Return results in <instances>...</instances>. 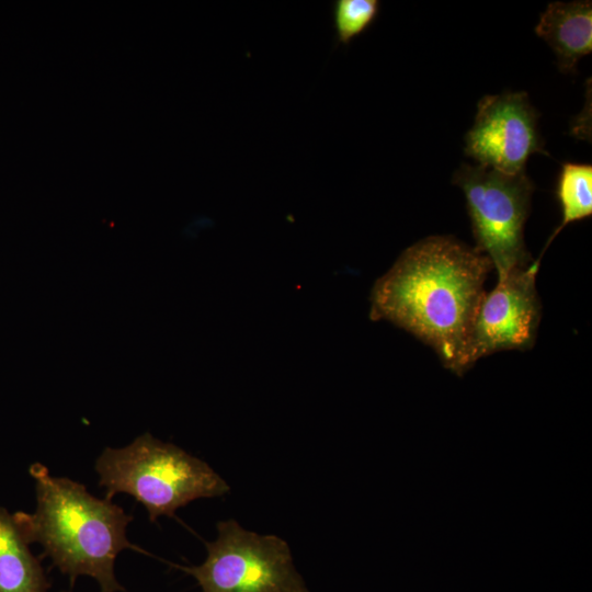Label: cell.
Segmentation results:
<instances>
[{
    "mask_svg": "<svg viewBox=\"0 0 592 592\" xmlns=\"http://www.w3.org/2000/svg\"><path fill=\"white\" fill-rule=\"evenodd\" d=\"M492 264L453 237L431 236L407 248L374 285L371 318L410 332L463 375L465 348Z\"/></svg>",
    "mask_w": 592,
    "mask_h": 592,
    "instance_id": "cell-1",
    "label": "cell"
},
{
    "mask_svg": "<svg viewBox=\"0 0 592 592\" xmlns=\"http://www.w3.org/2000/svg\"><path fill=\"white\" fill-rule=\"evenodd\" d=\"M30 474L36 508L13 514L26 543L39 544L71 585L79 576H89L101 592L125 591L114 563L122 550L138 549L126 535L133 517L111 500L92 496L82 483L52 476L42 464H33Z\"/></svg>",
    "mask_w": 592,
    "mask_h": 592,
    "instance_id": "cell-2",
    "label": "cell"
},
{
    "mask_svg": "<svg viewBox=\"0 0 592 592\" xmlns=\"http://www.w3.org/2000/svg\"><path fill=\"white\" fill-rule=\"evenodd\" d=\"M94 468L105 499L127 493L146 508L151 522L174 516L194 500L221 497L230 490L206 462L150 433L124 447L104 448Z\"/></svg>",
    "mask_w": 592,
    "mask_h": 592,
    "instance_id": "cell-3",
    "label": "cell"
},
{
    "mask_svg": "<svg viewBox=\"0 0 592 592\" xmlns=\"http://www.w3.org/2000/svg\"><path fill=\"white\" fill-rule=\"evenodd\" d=\"M453 183L464 193L476 249L488 257L502 281L533 260L524 242V225L534 184L526 172L503 173L480 164H462Z\"/></svg>",
    "mask_w": 592,
    "mask_h": 592,
    "instance_id": "cell-4",
    "label": "cell"
},
{
    "mask_svg": "<svg viewBox=\"0 0 592 592\" xmlns=\"http://www.w3.org/2000/svg\"><path fill=\"white\" fill-rule=\"evenodd\" d=\"M217 537L205 543L198 566H177L193 576L202 592H310L293 563L286 540L258 534L236 520L220 521Z\"/></svg>",
    "mask_w": 592,
    "mask_h": 592,
    "instance_id": "cell-5",
    "label": "cell"
},
{
    "mask_svg": "<svg viewBox=\"0 0 592 592\" xmlns=\"http://www.w3.org/2000/svg\"><path fill=\"white\" fill-rule=\"evenodd\" d=\"M540 258L513 269L485 294L465 348L464 373L479 358L505 350H527L536 340L540 304L536 275Z\"/></svg>",
    "mask_w": 592,
    "mask_h": 592,
    "instance_id": "cell-6",
    "label": "cell"
},
{
    "mask_svg": "<svg viewBox=\"0 0 592 592\" xmlns=\"http://www.w3.org/2000/svg\"><path fill=\"white\" fill-rule=\"evenodd\" d=\"M537 122L538 114L527 93L486 95L465 136V153L477 164L503 173L524 172L532 155H547Z\"/></svg>",
    "mask_w": 592,
    "mask_h": 592,
    "instance_id": "cell-7",
    "label": "cell"
},
{
    "mask_svg": "<svg viewBox=\"0 0 592 592\" xmlns=\"http://www.w3.org/2000/svg\"><path fill=\"white\" fill-rule=\"evenodd\" d=\"M535 33L557 57L562 72H571L592 50V2H551L540 14Z\"/></svg>",
    "mask_w": 592,
    "mask_h": 592,
    "instance_id": "cell-8",
    "label": "cell"
},
{
    "mask_svg": "<svg viewBox=\"0 0 592 592\" xmlns=\"http://www.w3.org/2000/svg\"><path fill=\"white\" fill-rule=\"evenodd\" d=\"M49 587L13 515L0 508V592H48Z\"/></svg>",
    "mask_w": 592,
    "mask_h": 592,
    "instance_id": "cell-9",
    "label": "cell"
},
{
    "mask_svg": "<svg viewBox=\"0 0 592 592\" xmlns=\"http://www.w3.org/2000/svg\"><path fill=\"white\" fill-rule=\"evenodd\" d=\"M556 193L561 208V221L549 237L539 258L568 224L592 215V166L563 162L558 175Z\"/></svg>",
    "mask_w": 592,
    "mask_h": 592,
    "instance_id": "cell-10",
    "label": "cell"
},
{
    "mask_svg": "<svg viewBox=\"0 0 592 592\" xmlns=\"http://www.w3.org/2000/svg\"><path fill=\"white\" fill-rule=\"evenodd\" d=\"M378 0H337L333 4V26L337 41L348 45L365 32L379 13Z\"/></svg>",
    "mask_w": 592,
    "mask_h": 592,
    "instance_id": "cell-11",
    "label": "cell"
},
{
    "mask_svg": "<svg viewBox=\"0 0 592 592\" xmlns=\"http://www.w3.org/2000/svg\"><path fill=\"white\" fill-rule=\"evenodd\" d=\"M64 592H69V591H64Z\"/></svg>",
    "mask_w": 592,
    "mask_h": 592,
    "instance_id": "cell-12",
    "label": "cell"
}]
</instances>
